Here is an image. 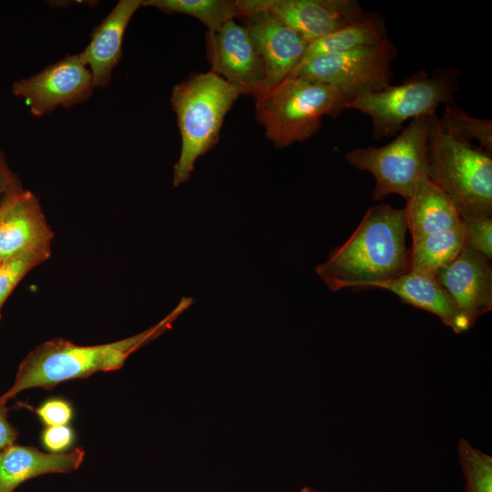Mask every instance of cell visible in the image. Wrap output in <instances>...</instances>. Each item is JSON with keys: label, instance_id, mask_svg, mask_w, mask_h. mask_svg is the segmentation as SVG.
<instances>
[{"label": "cell", "instance_id": "1", "mask_svg": "<svg viewBox=\"0 0 492 492\" xmlns=\"http://www.w3.org/2000/svg\"><path fill=\"white\" fill-rule=\"evenodd\" d=\"M404 209L387 203L370 207L342 245L333 248L315 271L328 289L361 291L409 272Z\"/></svg>", "mask_w": 492, "mask_h": 492}, {"label": "cell", "instance_id": "2", "mask_svg": "<svg viewBox=\"0 0 492 492\" xmlns=\"http://www.w3.org/2000/svg\"><path fill=\"white\" fill-rule=\"evenodd\" d=\"M192 303V298L183 297L159 323L120 341L81 346L55 339L40 344L22 361L12 386L0 396V401L5 404L26 389H49L65 381L119 369L132 353L162 333Z\"/></svg>", "mask_w": 492, "mask_h": 492}, {"label": "cell", "instance_id": "3", "mask_svg": "<svg viewBox=\"0 0 492 492\" xmlns=\"http://www.w3.org/2000/svg\"><path fill=\"white\" fill-rule=\"evenodd\" d=\"M352 97L328 84L289 76L255 98V116L277 149L303 142L321 128L323 118L349 109Z\"/></svg>", "mask_w": 492, "mask_h": 492}, {"label": "cell", "instance_id": "4", "mask_svg": "<svg viewBox=\"0 0 492 492\" xmlns=\"http://www.w3.org/2000/svg\"><path fill=\"white\" fill-rule=\"evenodd\" d=\"M240 95L210 70L173 87L170 102L181 137L180 155L173 168L174 187L188 181L198 158L217 144L225 116Z\"/></svg>", "mask_w": 492, "mask_h": 492}, {"label": "cell", "instance_id": "5", "mask_svg": "<svg viewBox=\"0 0 492 492\" xmlns=\"http://www.w3.org/2000/svg\"><path fill=\"white\" fill-rule=\"evenodd\" d=\"M460 78V70L454 67L436 68L431 75L420 69L399 85L354 97L348 108L371 118L374 138L396 136L407 120L436 117L441 104L455 105Z\"/></svg>", "mask_w": 492, "mask_h": 492}, {"label": "cell", "instance_id": "6", "mask_svg": "<svg viewBox=\"0 0 492 492\" xmlns=\"http://www.w3.org/2000/svg\"><path fill=\"white\" fill-rule=\"evenodd\" d=\"M431 118L428 178L453 200L460 214L492 217V154L444 132Z\"/></svg>", "mask_w": 492, "mask_h": 492}, {"label": "cell", "instance_id": "7", "mask_svg": "<svg viewBox=\"0 0 492 492\" xmlns=\"http://www.w3.org/2000/svg\"><path fill=\"white\" fill-rule=\"evenodd\" d=\"M431 118L410 120L408 126L384 146L354 148L346 152L345 160L349 165L374 177L375 186L371 196L374 200L397 194L406 201L418 181L428 177L427 141Z\"/></svg>", "mask_w": 492, "mask_h": 492}, {"label": "cell", "instance_id": "8", "mask_svg": "<svg viewBox=\"0 0 492 492\" xmlns=\"http://www.w3.org/2000/svg\"><path fill=\"white\" fill-rule=\"evenodd\" d=\"M396 54L395 45L389 40L376 46L312 56L302 61L290 76H302L331 85L353 100L391 84V67Z\"/></svg>", "mask_w": 492, "mask_h": 492}, {"label": "cell", "instance_id": "9", "mask_svg": "<svg viewBox=\"0 0 492 492\" xmlns=\"http://www.w3.org/2000/svg\"><path fill=\"white\" fill-rule=\"evenodd\" d=\"M92 74L77 55H67L42 71L12 85L32 115L43 117L56 108L71 107L89 99L95 88Z\"/></svg>", "mask_w": 492, "mask_h": 492}, {"label": "cell", "instance_id": "10", "mask_svg": "<svg viewBox=\"0 0 492 492\" xmlns=\"http://www.w3.org/2000/svg\"><path fill=\"white\" fill-rule=\"evenodd\" d=\"M210 71L233 86L241 95L254 98L265 92L266 72L262 57L245 26L235 20L206 34Z\"/></svg>", "mask_w": 492, "mask_h": 492}, {"label": "cell", "instance_id": "11", "mask_svg": "<svg viewBox=\"0 0 492 492\" xmlns=\"http://www.w3.org/2000/svg\"><path fill=\"white\" fill-rule=\"evenodd\" d=\"M237 3L239 18L243 20L262 57L267 93L298 67L310 42L272 13L247 8L241 0Z\"/></svg>", "mask_w": 492, "mask_h": 492}, {"label": "cell", "instance_id": "12", "mask_svg": "<svg viewBox=\"0 0 492 492\" xmlns=\"http://www.w3.org/2000/svg\"><path fill=\"white\" fill-rule=\"evenodd\" d=\"M251 9L272 13L310 43L333 34L366 15L357 0H241Z\"/></svg>", "mask_w": 492, "mask_h": 492}, {"label": "cell", "instance_id": "13", "mask_svg": "<svg viewBox=\"0 0 492 492\" xmlns=\"http://www.w3.org/2000/svg\"><path fill=\"white\" fill-rule=\"evenodd\" d=\"M490 261L465 243L451 263L434 273L470 326L492 310Z\"/></svg>", "mask_w": 492, "mask_h": 492}, {"label": "cell", "instance_id": "14", "mask_svg": "<svg viewBox=\"0 0 492 492\" xmlns=\"http://www.w3.org/2000/svg\"><path fill=\"white\" fill-rule=\"evenodd\" d=\"M142 1H118L93 28L88 45L78 54L90 70L96 87L104 88L109 85L112 72L123 57L122 43L126 28L136 11L142 6Z\"/></svg>", "mask_w": 492, "mask_h": 492}, {"label": "cell", "instance_id": "15", "mask_svg": "<svg viewBox=\"0 0 492 492\" xmlns=\"http://www.w3.org/2000/svg\"><path fill=\"white\" fill-rule=\"evenodd\" d=\"M51 239L38 200L22 190L0 221V261L28 251H49Z\"/></svg>", "mask_w": 492, "mask_h": 492}, {"label": "cell", "instance_id": "16", "mask_svg": "<svg viewBox=\"0 0 492 492\" xmlns=\"http://www.w3.org/2000/svg\"><path fill=\"white\" fill-rule=\"evenodd\" d=\"M372 289L389 291L403 302L436 315L456 333L471 327L434 273L409 272L398 278L377 283Z\"/></svg>", "mask_w": 492, "mask_h": 492}, {"label": "cell", "instance_id": "17", "mask_svg": "<svg viewBox=\"0 0 492 492\" xmlns=\"http://www.w3.org/2000/svg\"><path fill=\"white\" fill-rule=\"evenodd\" d=\"M84 456L82 448L56 454L11 445L0 451V492H13L23 482L44 474L72 472Z\"/></svg>", "mask_w": 492, "mask_h": 492}, {"label": "cell", "instance_id": "18", "mask_svg": "<svg viewBox=\"0 0 492 492\" xmlns=\"http://www.w3.org/2000/svg\"><path fill=\"white\" fill-rule=\"evenodd\" d=\"M404 210L412 243L429 234L462 224L459 210L453 200L428 177L418 181Z\"/></svg>", "mask_w": 492, "mask_h": 492}, {"label": "cell", "instance_id": "19", "mask_svg": "<svg viewBox=\"0 0 492 492\" xmlns=\"http://www.w3.org/2000/svg\"><path fill=\"white\" fill-rule=\"evenodd\" d=\"M389 40L384 17L378 12H368L363 19L310 43L302 61L319 55L376 46Z\"/></svg>", "mask_w": 492, "mask_h": 492}, {"label": "cell", "instance_id": "20", "mask_svg": "<svg viewBox=\"0 0 492 492\" xmlns=\"http://www.w3.org/2000/svg\"><path fill=\"white\" fill-rule=\"evenodd\" d=\"M465 244L462 224L429 234L408 249L409 272L435 273L451 263Z\"/></svg>", "mask_w": 492, "mask_h": 492}, {"label": "cell", "instance_id": "21", "mask_svg": "<svg viewBox=\"0 0 492 492\" xmlns=\"http://www.w3.org/2000/svg\"><path fill=\"white\" fill-rule=\"evenodd\" d=\"M142 6L191 15L203 23L208 32H216L227 22L240 17L237 0H144Z\"/></svg>", "mask_w": 492, "mask_h": 492}, {"label": "cell", "instance_id": "22", "mask_svg": "<svg viewBox=\"0 0 492 492\" xmlns=\"http://www.w3.org/2000/svg\"><path fill=\"white\" fill-rule=\"evenodd\" d=\"M441 129L455 139L473 144L492 153V121L470 116L463 108L446 105L443 115L437 118Z\"/></svg>", "mask_w": 492, "mask_h": 492}, {"label": "cell", "instance_id": "23", "mask_svg": "<svg viewBox=\"0 0 492 492\" xmlns=\"http://www.w3.org/2000/svg\"><path fill=\"white\" fill-rule=\"evenodd\" d=\"M457 451L466 492H492V457L465 438L459 440Z\"/></svg>", "mask_w": 492, "mask_h": 492}, {"label": "cell", "instance_id": "24", "mask_svg": "<svg viewBox=\"0 0 492 492\" xmlns=\"http://www.w3.org/2000/svg\"><path fill=\"white\" fill-rule=\"evenodd\" d=\"M50 251H28L0 261V312L8 295L35 266L47 259Z\"/></svg>", "mask_w": 492, "mask_h": 492}, {"label": "cell", "instance_id": "25", "mask_svg": "<svg viewBox=\"0 0 492 492\" xmlns=\"http://www.w3.org/2000/svg\"><path fill=\"white\" fill-rule=\"evenodd\" d=\"M465 243L492 259V217L477 214H460Z\"/></svg>", "mask_w": 492, "mask_h": 492}, {"label": "cell", "instance_id": "26", "mask_svg": "<svg viewBox=\"0 0 492 492\" xmlns=\"http://www.w3.org/2000/svg\"><path fill=\"white\" fill-rule=\"evenodd\" d=\"M40 421L46 426L67 425L73 417L71 404L62 398H49L36 410Z\"/></svg>", "mask_w": 492, "mask_h": 492}, {"label": "cell", "instance_id": "27", "mask_svg": "<svg viewBox=\"0 0 492 492\" xmlns=\"http://www.w3.org/2000/svg\"><path fill=\"white\" fill-rule=\"evenodd\" d=\"M44 447L49 453H65L75 441V433L68 425L46 426L41 435Z\"/></svg>", "mask_w": 492, "mask_h": 492}, {"label": "cell", "instance_id": "28", "mask_svg": "<svg viewBox=\"0 0 492 492\" xmlns=\"http://www.w3.org/2000/svg\"><path fill=\"white\" fill-rule=\"evenodd\" d=\"M22 190L17 178L8 168L4 153L0 150V201Z\"/></svg>", "mask_w": 492, "mask_h": 492}, {"label": "cell", "instance_id": "29", "mask_svg": "<svg viewBox=\"0 0 492 492\" xmlns=\"http://www.w3.org/2000/svg\"><path fill=\"white\" fill-rule=\"evenodd\" d=\"M17 430L9 423L5 404L0 401V451L14 444Z\"/></svg>", "mask_w": 492, "mask_h": 492}, {"label": "cell", "instance_id": "30", "mask_svg": "<svg viewBox=\"0 0 492 492\" xmlns=\"http://www.w3.org/2000/svg\"><path fill=\"white\" fill-rule=\"evenodd\" d=\"M21 192V191H19ZM15 193L13 195H10L8 197H6L1 203H0V221L2 220V219L5 217V215L6 214V212L9 210V209L12 207L14 201H15V199L16 197V195L19 193Z\"/></svg>", "mask_w": 492, "mask_h": 492}, {"label": "cell", "instance_id": "31", "mask_svg": "<svg viewBox=\"0 0 492 492\" xmlns=\"http://www.w3.org/2000/svg\"><path fill=\"white\" fill-rule=\"evenodd\" d=\"M301 492H323V491H320V490H317L309 487H304L301 489Z\"/></svg>", "mask_w": 492, "mask_h": 492}]
</instances>
